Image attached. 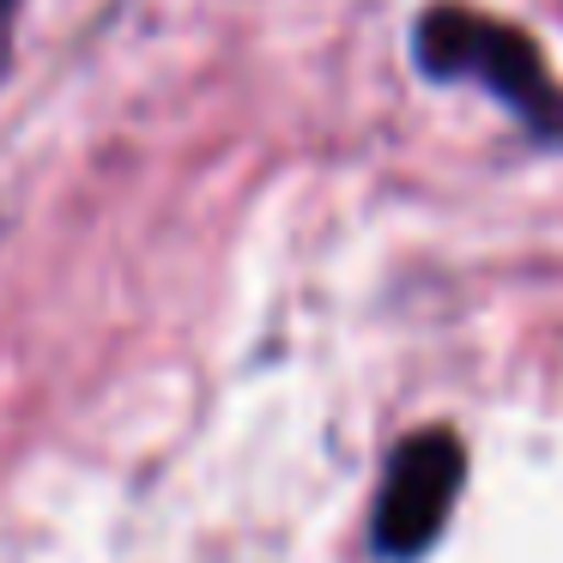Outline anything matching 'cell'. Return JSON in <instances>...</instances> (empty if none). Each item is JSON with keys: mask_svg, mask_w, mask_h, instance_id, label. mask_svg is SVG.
Instances as JSON below:
<instances>
[{"mask_svg": "<svg viewBox=\"0 0 563 563\" xmlns=\"http://www.w3.org/2000/svg\"><path fill=\"white\" fill-rule=\"evenodd\" d=\"M412 55L430 79H478L527 128L563 140V91L551 86L545 62L521 31L485 13H466V7H430L412 31Z\"/></svg>", "mask_w": 563, "mask_h": 563, "instance_id": "1", "label": "cell"}, {"mask_svg": "<svg viewBox=\"0 0 563 563\" xmlns=\"http://www.w3.org/2000/svg\"><path fill=\"white\" fill-rule=\"evenodd\" d=\"M466 478V449L449 430H418L394 449L388 478H382L376 497V551L394 563L418 558V551L437 545L442 521H449L454 497H461Z\"/></svg>", "mask_w": 563, "mask_h": 563, "instance_id": "2", "label": "cell"}, {"mask_svg": "<svg viewBox=\"0 0 563 563\" xmlns=\"http://www.w3.org/2000/svg\"><path fill=\"white\" fill-rule=\"evenodd\" d=\"M13 7H19V0H0V19H7V13H13Z\"/></svg>", "mask_w": 563, "mask_h": 563, "instance_id": "3", "label": "cell"}]
</instances>
